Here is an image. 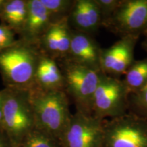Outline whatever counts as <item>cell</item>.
<instances>
[{
  "mask_svg": "<svg viewBox=\"0 0 147 147\" xmlns=\"http://www.w3.org/2000/svg\"><path fill=\"white\" fill-rule=\"evenodd\" d=\"M0 147H14L2 129H0Z\"/></svg>",
  "mask_w": 147,
  "mask_h": 147,
  "instance_id": "7402d4cb",
  "label": "cell"
},
{
  "mask_svg": "<svg viewBox=\"0 0 147 147\" xmlns=\"http://www.w3.org/2000/svg\"><path fill=\"white\" fill-rule=\"evenodd\" d=\"M27 10V0H5L0 12L1 23L6 25L20 36L25 27Z\"/></svg>",
  "mask_w": 147,
  "mask_h": 147,
  "instance_id": "9a60e30c",
  "label": "cell"
},
{
  "mask_svg": "<svg viewBox=\"0 0 147 147\" xmlns=\"http://www.w3.org/2000/svg\"><path fill=\"white\" fill-rule=\"evenodd\" d=\"M29 91L35 128L54 138L62 146L72 116L69 97L64 91H43L36 87Z\"/></svg>",
  "mask_w": 147,
  "mask_h": 147,
  "instance_id": "6da1fadb",
  "label": "cell"
},
{
  "mask_svg": "<svg viewBox=\"0 0 147 147\" xmlns=\"http://www.w3.org/2000/svg\"><path fill=\"white\" fill-rule=\"evenodd\" d=\"M121 1V0H95L100 8L102 23L113 15L120 4Z\"/></svg>",
  "mask_w": 147,
  "mask_h": 147,
  "instance_id": "ffe728a7",
  "label": "cell"
},
{
  "mask_svg": "<svg viewBox=\"0 0 147 147\" xmlns=\"http://www.w3.org/2000/svg\"><path fill=\"white\" fill-rule=\"evenodd\" d=\"M130 93L123 80L102 73L93 100V116L106 120L121 117L129 109Z\"/></svg>",
  "mask_w": 147,
  "mask_h": 147,
  "instance_id": "5b68a950",
  "label": "cell"
},
{
  "mask_svg": "<svg viewBox=\"0 0 147 147\" xmlns=\"http://www.w3.org/2000/svg\"><path fill=\"white\" fill-rule=\"evenodd\" d=\"M6 93V89L0 90V129H2V115H3V105L4 97Z\"/></svg>",
  "mask_w": 147,
  "mask_h": 147,
  "instance_id": "603a6c76",
  "label": "cell"
},
{
  "mask_svg": "<svg viewBox=\"0 0 147 147\" xmlns=\"http://www.w3.org/2000/svg\"><path fill=\"white\" fill-rule=\"evenodd\" d=\"M53 23L68 18L74 0H41Z\"/></svg>",
  "mask_w": 147,
  "mask_h": 147,
  "instance_id": "e0dca14e",
  "label": "cell"
},
{
  "mask_svg": "<svg viewBox=\"0 0 147 147\" xmlns=\"http://www.w3.org/2000/svg\"><path fill=\"white\" fill-rule=\"evenodd\" d=\"M105 147H147V121L128 112L104 121Z\"/></svg>",
  "mask_w": 147,
  "mask_h": 147,
  "instance_id": "8992f818",
  "label": "cell"
},
{
  "mask_svg": "<svg viewBox=\"0 0 147 147\" xmlns=\"http://www.w3.org/2000/svg\"><path fill=\"white\" fill-rule=\"evenodd\" d=\"M104 121L76 111L71 116L62 147H105Z\"/></svg>",
  "mask_w": 147,
  "mask_h": 147,
  "instance_id": "ba28073f",
  "label": "cell"
},
{
  "mask_svg": "<svg viewBox=\"0 0 147 147\" xmlns=\"http://www.w3.org/2000/svg\"><path fill=\"white\" fill-rule=\"evenodd\" d=\"M18 147H62L60 143L51 137L35 128L24 138Z\"/></svg>",
  "mask_w": 147,
  "mask_h": 147,
  "instance_id": "ac0fdd59",
  "label": "cell"
},
{
  "mask_svg": "<svg viewBox=\"0 0 147 147\" xmlns=\"http://www.w3.org/2000/svg\"><path fill=\"white\" fill-rule=\"evenodd\" d=\"M27 5L26 21L19 39L38 46L40 39L53 22L41 0H27Z\"/></svg>",
  "mask_w": 147,
  "mask_h": 147,
  "instance_id": "4fadbf2b",
  "label": "cell"
},
{
  "mask_svg": "<svg viewBox=\"0 0 147 147\" xmlns=\"http://www.w3.org/2000/svg\"><path fill=\"white\" fill-rule=\"evenodd\" d=\"M139 38L121 37L108 48L101 49L100 68L102 73L119 78L125 75L135 61L134 49Z\"/></svg>",
  "mask_w": 147,
  "mask_h": 147,
  "instance_id": "9c48e42d",
  "label": "cell"
},
{
  "mask_svg": "<svg viewBox=\"0 0 147 147\" xmlns=\"http://www.w3.org/2000/svg\"><path fill=\"white\" fill-rule=\"evenodd\" d=\"M65 80V92L74 103L76 111L93 115L92 107L95 90L102 71L68 59L58 61Z\"/></svg>",
  "mask_w": 147,
  "mask_h": 147,
  "instance_id": "277c9868",
  "label": "cell"
},
{
  "mask_svg": "<svg viewBox=\"0 0 147 147\" xmlns=\"http://www.w3.org/2000/svg\"><path fill=\"white\" fill-rule=\"evenodd\" d=\"M142 46L143 49H144V50L147 53V35L145 36V38H144V41H143V42H142Z\"/></svg>",
  "mask_w": 147,
  "mask_h": 147,
  "instance_id": "cb8c5ba5",
  "label": "cell"
},
{
  "mask_svg": "<svg viewBox=\"0 0 147 147\" xmlns=\"http://www.w3.org/2000/svg\"><path fill=\"white\" fill-rule=\"evenodd\" d=\"M34 87L43 91H65L64 76L58 62L42 52L37 65Z\"/></svg>",
  "mask_w": 147,
  "mask_h": 147,
  "instance_id": "5bb4252c",
  "label": "cell"
},
{
  "mask_svg": "<svg viewBox=\"0 0 147 147\" xmlns=\"http://www.w3.org/2000/svg\"><path fill=\"white\" fill-rule=\"evenodd\" d=\"M40 55L38 46L21 39L0 51V74L5 88L30 90L34 87Z\"/></svg>",
  "mask_w": 147,
  "mask_h": 147,
  "instance_id": "7a4b0ae2",
  "label": "cell"
},
{
  "mask_svg": "<svg viewBox=\"0 0 147 147\" xmlns=\"http://www.w3.org/2000/svg\"><path fill=\"white\" fill-rule=\"evenodd\" d=\"M121 37L147 35V0H121L113 15L102 23Z\"/></svg>",
  "mask_w": 147,
  "mask_h": 147,
  "instance_id": "52a82bcc",
  "label": "cell"
},
{
  "mask_svg": "<svg viewBox=\"0 0 147 147\" xmlns=\"http://www.w3.org/2000/svg\"><path fill=\"white\" fill-rule=\"evenodd\" d=\"M72 29L68 18L53 23L40 40L41 52L57 61L67 57L70 49Z\"/></svg>",
  "mask_w": 147,
  "mask_h": 147,
  "instance_id": "30bf717a",
  "label": "cell"
},
{
  "mask_svg": "<svg viewBox=\"0 0 147 147\" xmlns=\"http://www.w3.org/2000/svg\"><path fill=\"white\" fill-rule=\"evenodd\" d=\"M129 112L147 121V84L129 96Z\"/></svg>",
  "mask_w": 147,
  "mask_h": 147,
  "instance_id": "d6986e66",
  "label": "cell"
},
{
  "mask_svg": "<svg viewBox=\"0 0 147 147\" xmlns=\"http://www.w3.org/2000/svg\"><path fill=\"white\" fill-rule=\"evenodd\" d=\"M15 32L3 23H0V51L13 45L16 40Z\"/></svg>",
  "mask_w": 147,
  "mask_h": 147,
  "instance_id": "44dd1931",
  "label": "cell"
},
{
  "mask_svg": "<svg viewBox=\"0 0 147 147\" xmlns=\"http://www.w3.org/2000/svg\"><path fill=\"white\" fill-rule=\"evenodd\" d=\"M71 28L93 36L102 25L100 10L95 0H74L68 16Z\"/></svg>",
  "mask_w": 147,
  "mask_h": 147,
  "instance_id": "7c38bea8",
  "label": "cell"
},
{
  "mask_svg": "<svg viewBox=\"0 0 147 147\" xmlns=\"http://www.w3.org/2000/svg\"><path fill=\"white\" fill-rule=\"evenodd\" d=\"M123 80L130 95L144 87L147 84V57L135 60L127 71Z\"/></svg>",
  "mask_w": 147,
  "mask_h": 147,
  "instance_id": "2e32d148",
  "label": "cell"
},
{
  "mask_svg": "<svg viewBox=\"0 0 147 147\" xmlns=\"http://www.w3.org/2000/svg\"><path fill=\"white\" fill-rule=\"evenodd\" d=\"M5 2V0H0V12H1V10H2Z\"/></svg>",
  "mask_w": 147,
  "mask_h": 147,
  "instance_id": "d4e9b609",
  "label": "cell"
},
{
  "mask_svg": "<svg viewBox=\"0 0 147 147\" xmlns=\"http://www.w3.org/2000/svg\"><path fill=\"white\" fill-rule=\"evenodd\" d=\"M101 49L102 48L93 36L72 29L70 49L66 59L102 71L100 68Z\"/></svg>",
  "mask_w": 147,
  "mask_h": 147,
  "instance_id": "8fae6325",
  "label": "cell"
},
{
  "mask_svg": "<svg viewBox=\"0 0 147 147\" xmlns=\"http://www.w3.org/2000/svg\"><path fill=\"white\" fill-rule=\"evenodd\" d=\"M6 89L3 105L2 129L14 147L35 129L29 90Z\"/></svg>",
  "mask_w": 147,
  "mask_h": 147,
  "instance_id": "3957f363",
  "label": "cell"
}]
</instances>
